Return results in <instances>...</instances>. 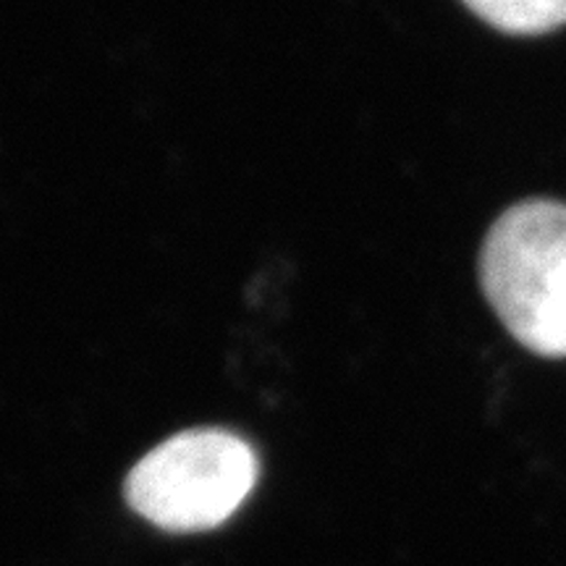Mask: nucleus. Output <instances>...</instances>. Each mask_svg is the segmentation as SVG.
<instances>
[{
    "instance_id": "obj_1",
    "label": "nucleus",
    "mask_w": 566,
    "mask_h": 566,
    "mask_svg": "<svg viewBox=\"0 0 566 566\" xmlns=\"http://www.w3.org/2000/svg\"><path fill=\"white\" fill-rule=\"evenodd\" d=\"M480 286L506 331L537 357H566V205L501 212L480 250Z\"/></svg>"
},
{
    "instance_id": "obj_2",
    "label": "nucleus",
    "mask_w": 566,
    "mask_h": 566,
    "mask_svg": "<svg viewBox=\"0 0 566 566\" xmlns=\"http://www.w3.org/2000/svg\"><path fill=\"white\" fill-rule=\"evenodd\" d=\"M258 454L221 428H195L166 438L126 478L129 506L155 527L200 533L239 512L258 483Z\"/></svg>"
},
{
    "instance_id": "obj_3",
    "label": "nucleus",
    "mask_w": 566,
    "mask_h": 566,
    "mask_svg": "<svg viewBox=\"0 0 566 566\" xmlns=\"http://www.w3.org/2000/svg\"><path fill=\"white\" fill-rule=\"evenodd\" d=\"M485 24L506 34H546L566 24V0H462Z\"/></svg>"
}]
</instances>
